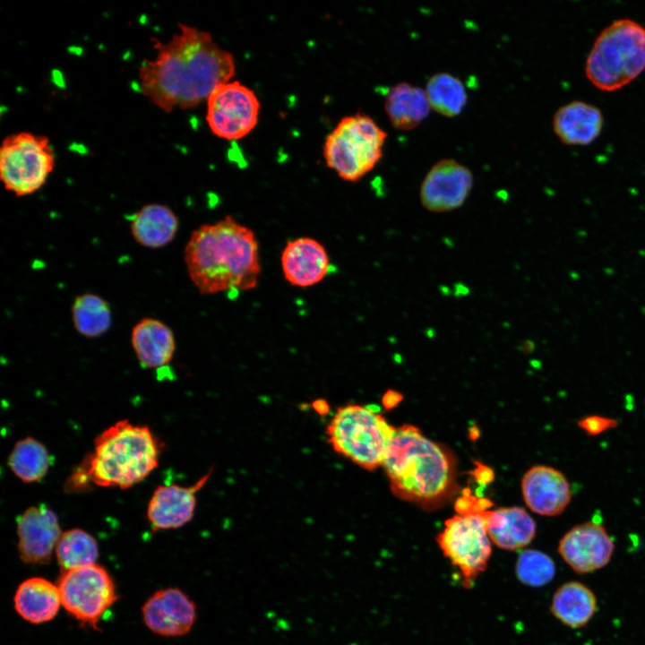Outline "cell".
Listing matches in <instances>:
<instances>
[{
  "mask_svg": "<svg viewBox=\"0 0 645 645\" xmlns=\"http://www.w3.org/2000/svg\"><path fill=\"white\" fill-rule=\"evenodd\" d=\"M178 26L166 43L153 39L156 56L142 63L138 73L143 95L167 113L196 107L236 72L234 56L210 32Z\"/></svg>",
  "mask_w": 645,
  "mask_h": 645,
  "instance_id": "1",
  "label": "cell"
},
{
  "mask_svg": "<svg viewBox=\"0 0 645 645\" xmlns=\"http://www.w3.org/2000/svg\"><path fill=\"white\" fill-rule=\"evenodd\" d=\"M184 258L190 280L202 295L253 289L261 274L255 234L231 216L194 230Z\"/></svg>",
  "mask_w": 645,
  "mask_h": 645,
  "instance_id": "2",
  "label": "cell"
},
{
  "mask_svg": "<svg viewBox=\"0 0 645 645\" xmlns=\"http://www.w3.org/2000/svg\"><path fill=\"white\" fill-rule=\"evenodd\" d=\"M382 467L394 495L423 508H436L456 490L451 452L410 424L396 427Z\"/></svg>",
  "mask_w": 645,
  "mask_h": 645,
  "instance_id": "3",
  "label": "cell"
},
{
  "mask_svg": "<svg viewBox=\"0 0 645 645\" xmlns=\"http://www.w3.org/2000/svg\"><path fill=\"white\" fill-rule=\"evenodd\" d=\"M160 444L146 426L117 421L94 440V449L70 476L65 489L78 492L90 483L129 488L158 466Z\"/></svg>",
  "mask_w": 645,
  "mask_h": 645,
  "instance_id": "4",
  "label": "cell"
},
{
  "mask_svg": "<svg viewBox=\"0 0 645 645\" xmlns=\"http://www.w3.org/2000/svg\"><path fill=\"white\" fill-rule=\"evenodd\" d=\"M645 70V27L621 18L596 38L585 62L588 80L603 91L617 90Z\"/></svg>",
  "mask_w": 645,
  "mask_h": 645,
  "instance_id": "5",
  "label": "cell"
},
{
  "mask_svg": "<svg viewBox=\"0 0 645 645\" xmlns=\"http://www.w3.org/2000/svg\"><path fill=\"white\" fill-rule=\"evenodd\" d=\"M395 430L373 407L348 404L338 408L327 434L335 452L374 470L383 466Z\"/></svg>",
  "mask_w": 645,
  "mask_h": 645,
  "instance_id": "6",
  "label": "cell"
},
{
  "mask_svg": "<svg viewBox=\"0 0 645 645\" xmlns=\"http://www.w3.org/2000/svg\"><path fill=\"white\" fill-rule=\"evenodd\" d=\"M386 138L372 117L360 113L344 116L324 141L326 165L341 179L357 182L380 161Z\"/></svg>",
  "mask_w": 645,
  "mask_h": 645,
  "instance_id": "7",
  "label": "cell"
},
{
  "mask_svg": "<svg viewBox=\"0 0 645 645\" xmlns=\"http://www.w3.org/2000/svg\"><path fill=\"white\" fill-rule=\"evenodd\" d=\"M55 165V152L45 135L20 132L2 142L0 178L4 189L18 197L39 191Z\"/></svg>",
  "mask_w": 645,
  "mask_h": 645,
  "instance_id": "8",
  "label": "cell"
},
{
  "mask_svg": "<svg viewBox=\"0 0 645 645\" xmlns=\"http://www.w3.org/2000/svg\"><path fill=\"white\" fill-rule=\"evenodd\" d=\"M436 541L444 557L459 570L463 586H472L486 569L492 554L484 511L457 513L447 519Z\"/></svg>",
  "mask_w": 645,
  "mask_h": 645,
  "instance_id": "9",
  "label": "cell"
},
{
  "mask_svg": "<svg viewBox=\"0 0 645 645\" xmlns=\"http://www.w3.org/2000/svg\"><path fill=\"white\" fill-rule=\"evenodd\" d=\"M57 588L66 611L92 627L117 598L110 574L96 563L64 572Z\"/></svg>",
  "mask_w": 645,
  "mask_h": 645,
  "instance_id": "10",
  "label": "cell"
},
{
  "mask_svg": "<svg viewBox=\"0 0 645 645\" xmlns=\"http://www.w3.org/2000/svg\"><path fill=\"white\" fill-rule=\"evenodd\" d=\"M206 122L211 133L228 141L240 140L256 126L261 109L255 92L237 81L219 85L206 99Z\"/></svg>",
  "mask_w": 645,
  "mask_h": 645,
  "instance_id": "11",
  "label": "cell"
},
{
  "mask_svg": "<svg viewBox=\"0 0 645 645\" xmlns=\"http://www.w3.org/2000/svg\"><path fill=\"white\" fill-rule=\"evenodd\" d=\"M615 543L605 526L596 520L577 524L559 540L557 552L576 573L586 574L609 563Z\"/></svg>",
  "mask_w": 645,
  "mask_h": 645,
  "instance_id": "12",
  "label": "cell"
},
{
  "mask_svg": "<svg viewBox=\"0 0 645 645\" xmlns=\"http://www.w3.org/2000/svg\"><path fill=\"white\" fill-rule=\"evenodd\" d=\"M473 186L471 171L453 159L437 161L426 175L419 192L422 206L432 212L460 208Z\"/></svg>",
  "mask_w": 645,
  "mask_h": 645,
  "instance_id": "13",
  "label": "cell"
},
{
  "mask_svg": "<svg viewBox=\"0 0 645 645\" xmlns=\"http://www.w3.org/2000/svg\"><path fill=\"white\" fill-rule=\"evenodd\" d=\"M18 552L22 562L47 563L62 535L56 514L43 503L29 507L17 520Z\"/></svg>",
  "mask_w": 645,
  "mask_h": 645,
  "instance_id": "14",
  "label": "cell"
},
{
  "mask_svg": "<svg viewBox=\"0 0 645 645\" xmlns=\"http://www.w3.org/2000/svg\"><path fill=\"white\" fill-rule=\"evenodd\" d=\"M146 626L153 632L176 637L188 633L194 626L195 603L181 589L168 588L156 591L142 606Z\"/></svg>",
  "mask_w": 645,
  "mask_h": 645,
  "instance_id": "15",
  "label": "cell"
},
{
  "mask_svg": "<svg viewBox=\"0 0 645 645\" xmlns=\"http://www.w3.org/2000/svg\"><path fill=\"white\" fill-rule=\"evenodd\" d=\"M521 493L530 511L546 517L563 513L572 496L565 475L546 465H536L526 471L521 479Z\"/></svg>",
  "mask_w": 645,
  "mask_h": 645,
  "instance_id": "16",
  "label": "cell"
},
{
  "mask_svg": "<svg viewBox=\"0 0 645 645\" xmlns=\"http://www.w3.org/2000/svg\"><path fill=\"white\" fill-rule=\"evenodd\" d=\"M211 472L194 485L159 486L152 494L147 507V518L153 530L178 529L194 517L196 493L205 485Z\"/></svg>",
  "mask_w": 645,
  "mask_h": 645,
  "instance_id": "17",
  "label": "cell"
},
{
  "mask_svg": "<svg viewBox=\"0 0 645 645\" xmlns=\"http://www.w3.org/2000/svg\"><path fill=\"white\" fill-rule=\"evenodd\" d=\"M285 280L295 287L308 288L321 282L330 272L327 250L313 237L288 241L280 257Z\"/></svg>",
  "mask_w": 645,
  "mask_h": 645,
  "instance_id": "18",
  "label": "cell"
},
{
  "mask_svg": "<svg viewBox=\"0 0 645 645\" xmlns=\"http://www.w3.org/2000/svg\"><path fill=\"white\" fill-rule=\"evenodd\" d=\"M552 125L554 133L563 144L589 145L600 135L604 116L597 106L572 100L555 111Z\"/></svg>",
  "mask_w": 645,
  "mask_h": 645,
  "instance_id": "19",
  "label": "cell"
},
{
  "mask_svg": "<svg viewBox=\"0 0 645 645\" xmlns=\"http://www.w3.org/2000/svg\"><path fill=\"white\" fill-rule=\"evenodd\" d=\"M131 344L140 364L150 369L168 366L176 350L171 328L159 319L144 317L131 331Z\"/></svg>",
  "mask_w": 645,
  "mask_h": 645,
  "instance_id": "20",
  "label": "cell"
},
{
  "mask_svg": "<svg viewBox=\"0 0 645 645\" xmlns=\"http://www.w3.org/2000/svg\"><path fill=\"white\" fill-rule=\"evenodd\" d=\"M487 534L496 546L517 550L535 538L537 526L528 512L520 506L484 511Z\"/></svg>",
  "mask_w": 645,
  "mask_h": 645,
  "instance_id": "21",
  "label": "cell"
},
{
  "mask_svg": "<svg viewBox=\"0 0 645 645\" xmlns=\"http://www.w3.org/2000/svg\"><path fill=\"white\" fill-rule=\"evenodd\" d=\"M179 228L176 213L167 205L149 203L134 212L130 219V232L140 245L157 249L168 245Z\"/></svg>",
  "mask_w": 645,
  "mask_h": 645,
  "instance_id": "22",
  "label": "cell"
},
{
  "mask_svg": "<svg viewBox=\"0 0 645 645\" xmlns=\"http://www.w3.org/2000/svg\"><path fill=\"white\" fill-rule=\"evenodd\" d=\"M13 602L16 612L31 624L52 620L62 606L57 585L41 577L22 581L16 589Z\"/></svg>",
  "mask_w": 645,
  "mask_h": 645,
  "instance_id": "23",
  "label": "cell"
},
{
  "mask_svg": "<svg viewBox=\"0 0 645 645\" xmlns=\"http://www.w3.org/2000/svg\"><path fill=\"white\" fill-rule=\"evenodd\" d=\"M598 609L593 590L582 582L570 580L557 588L551 600L553 615L572 629L586 626Z\"/></svg>",
  "mask_w": 645,
  "mask_h": 645,
  "instance_id": "24",
  "label": "cell"
},
{
  "mask_svg": "<svg viewBox=\"0 0 645 645\" xmlns=\"http://www.w3.org/2000/svg\"><path fill=\"white\" fill-rule=\"evenodd\" d=\"M384 109L393 127L408 131L417 128L429 116L432 108L425 89L400 82L388 90Z\"/></svg>",
  "mask_w": 645,
  "mask_h": 645,
  "instance_id": "25",
  "label": "cell"
},
{
  "mask_svg": "<svg viewBox=\"0 0 645 645\" xmlns=\"http://www.w3.org/2000/svg\"><path fill=\"white\" fill-rule=\"evenodd\" d=\"M71 313L73 328L85 338L100 337L112 324V311L108 302L94 293L76 296Z\"/></svg>",
  "mask_w": 645,
  "mask_h": 645,
  "instance_id": "26",
  "label": "cell"
},
{
  "mask_svg": "<svg viewBox=\"0 0 645 645\" xmlns=\"http://www.w3.org/2000/svg\"><path fill=\"white\" fill-rule=\"evenodd\" d=\"M51 456L39 441L26 437L18 441L8 456V465L25 483L42 479L51 465Z\"/></svg>",
  "mask_w": 645,
  "mask_h": 645,
  "instance_id": "27",
  "label": "cell"
},
{
  "mask_svg": "<svg viewBox=\"0 0 645 645\" xmlns=\"http://www.w3.org/2000/svg\"><path fill=\"white\" fill-rule=\"evenodd\" d=\"M425 91L431 108L443 116L460 115L467 103L464 84L458 77L446 72L432 75Z\"/></svg>",
  "mask_w": 645,
  "mask_h": 645,
  "instance_id": "28",
  "label": "cell"
},
{
  "mask_svg": "<svg viewBox=\"0 0 645 645\" xmlns=\"http://www.w3.org/2000/svg\"><path fill=\"white\" fill-rule=\"evenodd\" d=\"M56 555L64 572L85 567L96 563L99 556L98 543L85 530L72 529L62 533Z\"/></svg>",
  "mask_w": 645,
  "mask_h": 645,
  "instance_id": "29",
  "label": "cell"
},
{
  "mask_svg": "<svg viewBox=\"0 0 645 645\" xmlns=\"http://www.w3.org/2000/svg\"><path fill=\"white\" fill-rule=\"evenodd\" d=\"M515 572L520 582L529 587L539 588L554 579L555 564L546 554L527 549L519 555Z\"/></svg>",
  "mask_w": 645,
  "mask_h": 645,
  "instance_id": "30",
  "label": "cell"
},
{
  "mask_svg": "<svg viewBox=\"0 0 645 645\" xmlns=\"http://www.w3.org/2000/svg\"><path fill=\"white\" fill-rule=\"evenodd\" d=\"M578 427L589 436L599 435L618 426V421L613 417L589 415L577 422Z\"/></svg>",
  "mask_w": 645,
  "mask_h": 645,
  "instance_id": "31",
  "label": "cell"
},
{
  "mask_svg": "<svg viewBox=\"0 0 645 645\" xmlns=\"http://www.w3.org/2000/svg\"><path fill=\"white\" fill-rule=\"evenodd\" d=\"M391 398L389 399L386 396L384 397L383 403L386 407H392L396 405L400 400V395L398 392L395 391H390Z\"/></svg>",
  "mask_w": 645,
  "mask_h": 645,
  "instance_id": "32",
  "label": "cell"
}]
</instances>
